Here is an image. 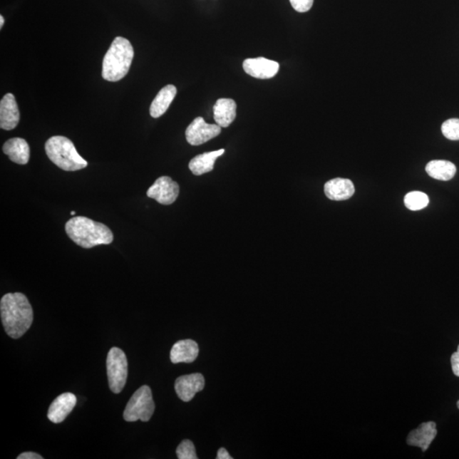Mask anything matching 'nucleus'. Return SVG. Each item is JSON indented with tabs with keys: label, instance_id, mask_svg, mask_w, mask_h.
I'll return each mask as SVG.
<instances>
[{
	"label": "nucleus",
	"instance_id": "nucleus-1",
	"mask_svg": "<svg viewBox=\"0 0 459 459\" xmlns=\"http://www.w3.org/2000/svg\"><path fill=\"white\" fill-rule=\"evenodd\" d=\"M2 324L9 336L19 339L30 329L33 311L28 298L21 293H9L0 301Z\"/></svg>",
	"mask_w": 459,
	"mask_h": 459
},
{
	"label": "nucleus",
	"instance_id": "nucleus-2",
	"mask_svg": "<svg viewBox=\"0 0 459 459\" xmlns=\"http://www.w3.org/2000/svg\"><path fill=\"white\" fill-rule=\"evenodd\" d=\"M65 230L70 239L83 249L108 245L113 241V234L109 227L83 216L69 220L66 223Z\"/></svg>",
	"mask_w": 459,
	"mask_h": 459
},
{
	"label": "nucleus",
	"instance_id": "nucleus-3",
	"mask_svg": "<svg viewBox=\"0 0 459 459\" xmlns=\"http://www.w3.org/2000/svg\"><path fill=\"white\" fill-rule=\"evenodd\" d=\"M134 58V48L128 39L117 37L105 54L103 64L105 81L117 82L129 73Z\"/></svg>",
	"mask_w": 459,
	"mask_h": 459
},
{
	"label": "nucleus",
	"instance_id": "nucleus-4",
	"mask_svg": "<svg viewBox=\"0 0 459 459\" xmlns=\"http://www.w3.org/2000/svg\"><path fill=\"white\" fill-rule=\"evenodd\" d=\"M46 152L50 160L65 171H77L88 166L79 155L74 144L65 136H53L46 143Z\"/></svg>",
	"mask_w": 459,
	"mask_h": 459
},
{
	"label": "nucleus",
	"instance_id": "nucleus-5",
	"mask_svg": "<svg viewBox=\"0 0 459 459\" xmlns=\"http://www.w3.org/2000/svg\"><path fill=\"white\" fill-rule=\"evenodd\" d=\"M154 411H155V403L153 398L151 388L143 386L131 396L123 412V418L127 422L138 421L148 422L151 419Z\"/></svg>",
	"mask_w": 459,
	"mask_h": 459
},
{
	"label": "nucleus",
	"instance_id": "nucleus-6",
	"mask_svg": "<svg viewBox=\"0 0 459 459\" xmlns=\"http://www.w3.org/2000/svg\"><path fill=\"white\" fill-rule=\"evenodd\" d=\"M108 378L110 390L119 394L125 388L128 378V361L121 349L113 347L107 359Z\"/></svg>",
	"mask_w": 459,
	"mask_h": 459
},
{
	"label": "nucleus",
	"instance_id": "nucleus-7",
	"mask_svg": "<svg viewBox=\"0 0 459 459\" xmlns=\"http://www.w3.org/2000/svg\"><path fill=\"white\" fill-rule=\"evenodd\" d=\"M222 132V127L218 125H210L205 119L198 117L192 121L185 130V138L192 145H200L207 141L218 136Z\"/></svg>",
	"mask_w": 459,
	"mask_h": 459
},
{
	"label": "nucleus",
	"instance_id": "nucleus-8",
	"mask_svg": "<svg viewBox=\"0 0 459 459\" xmlns=\"http://www.w3.org/2000/svg\"><path fill=\"white\" fill-rule=\"evenodd\" d=\"M179 193V185L170 177L162 176L148 189L147 195L160 205H170L177 200Z\"/></svg>",
	"mask_w": 459,
	"mask_h": 459
},
{
	"label": "nucleus",
	"instance_id": "nucleus-9",
	"mask_svg": "<svg viewBox=\"0 0 459 459\" xmlns=\"http://www.w3.org/2000/svg\"><path fill=\"white\" fill-rule=\"evenodd\" d=\"M205 386V377L201 373H192L176 379L175 390L180 400L188 403L197 392L204 390Z\"/></svg>",
	"mask_w": 459,
	"mask_h": 459
},
{
	"label": "nucleus",
	"instance_id": "nucleus-10",
	"mask_svg": "<svg viewBox=\"0 0 459 459\" xmlns=\"http://www.w3.org/2000/svg\"><path fill=\"white\" fill-rule=\"evenodd\" d=\"M242 67L245 73L250 76L259 79H268L276 76L280 66L277 61L258 57V58L246 59Z\"/></svg>",
	"mask_w": 459,
	"mask_h": 459
},
{
	"label": "nucleus",
	"instance_id": "nucleus-11",
	"mask_svg": "<svg viewBox=\"0 0 459 459\" xmlns=\"http://www.w3.org/2000/svg\"><path fill=\"white\" fill-rule=\"evenodd\" d=\"M77 404V397L73 393H63L53 401L48 408V418L52 423L63 422L68 415L72 413Z\"/></svg>",
	"mask_w": 459,
	"mask_h": 459
},
{
	"label": "nucleus",
	"instance_id": "nucleus-12",
	"mask_svg": "<svg viewBox=\"0 0 459 459\" xmlns=\"http://www.w3.org/2000/svg\"><path fill=\"white\" fill-rule=\"evenodd\" d=\"M19 120V105L14 95L9 93L0 101V127L4 130H14Z\"/></svg>",
	"mask_w": 459,
	"mask_h": 459
},
{
	"label": "nucleus",
	"instance_id": "nucleus-13",
	"mask_svg": "<svg viewBox=\"0 0 459 459\" xmlns=\"http://www.w3.org/2000/svg\"><path fill=\"white\" fill-rule=\"evenodd\" d=\"M437 434L436 425L435 422H426L421 423L418 429L410 432L407 443L413 447L421 448L423 452L429 448L432 441L434 440Z\"/></svg>",
	"mask_w": 459,
	"mask_h": 459
},
{
	"label": "nucleus",
	"instance_id": "nucleus-14",
	"mask_svg": "<svg viewBox=\"0 0 459 459\" xmlns=\"http://www.w3.org/2000/svg\"><path fill=\"white\" fill-rule=\"evenodd\" d=\"M200 353V348L197 342L192 339H184L176 342L170 351V360L172 363H191L197 359Z\"/></svg>",
	"mask_w": 459,
	"mask_h": 459
},
{
	"label": "nucleus",
	"instance_id": "nucleus-15",
	"mask_svg": "<svg viewBox=\"0 0 459 459\" xmlns=\"http://www.w3.org/2000/svg\"><path fill=\"white\" fill-rule=\"evenodd\" d=\"M324 192L331 200L344 201L354 195L355 187L350 180L335 178L325 184Z\"/></svg>",
	"mask_w": 459,
	"mask_h": 459
},
{
	"label": "nucleus",
	"instance_id": "nucleus-16",
	"mask_svg": "<svg viewBox=\"0 0 459 459\" xmlns=\"http://www.w3.org/2000/svg\"><path fill=\"white\" fill-rule=\"evenodd\" d=\"M3 152L12 162L24 165L30 158V148L24 139L12 138L4 144Z\"/></svg>",
	"mask_w": 459,
	"mask_h": 459
},
{
	"label": "nucleus",
	"instance_id": "nucleus-17",
	"mask_svg": "<svg viewBox=\"0 0 459 459\" xmlns=\"http://www.w3.org/2000/svg\"><path fill=\"white\" fill-rule=\"evenodd\" d=\"M237 117V104L232 99L220 98L214 105L216 125L222 128L231 125Z\"/></svg>",
	"mask_w": 459,
	"mask_h": 459
},
{
	"label": "nucleus",
	"instance_id": "nucleus-18",
	"mask_svg": "<svg viewBox=\"0 0 459 459\" xmlns=\"http://www.w3.org/2000/svg\"><path fill=\"white\" fill-rule=\"evenodd\" d=\"M177 94V89L175 86L169 85L163 87L153 100L150 107V114L154 118H158L165 114L169 109L172 101Z\"/></svg>",
	"mask_w": 459,
	"mask_h": 459
},
{
	"label": "nucleus",
	"instance_id": "nucleus-19",
	"mask_svg": "<svg viewBox=\"0 0 459 459\" xmlns=\"http://www.w3.org/2000/svg\"><path fill=\"white\" fill-rule=\"evenodd\" d=\"M225 153L224 149L218 151L205 153L192 158L189 163V169L194 175H202L209 173L214 170L216 160L222 156Z\"/></svg>",
	"mask_w": 459,
	"mask_h": 459
},
{
	"label": "nucleus",
	"instance_id": "nucleus-20",
	"mask_svg": "<svg viewBox=\"0 0 459 459\" xmlns=\"http://www.w3.org/2000/svg\"><path fill=\"white\" fill-rule=\"evenodd\" d=\"M430 177L443 182L452 180L456 175L457 167L452 162L445 160L430 161L426 167Z\"/></svg>",
	"mask_w": 459,
	"mask_h": 459
},
{
	"label": "nucleus",
	"instance_id": "nucleus-21",
	"mask_svg": "<svg viewBox=\"0 0 459 459\" xmlns=\"http://www.w3.org/2000/svg\"><path fill=\"white\" fill-rule=\"evenodd\" d=\"M429 197L425 192H411L407 194L404 197L405 206L409 210L418 211L425 209L429 205Z\"/></svg>",
	"mask_w": 459,
	"mask_h": 459
},
{
	"label": "nucleus",
	"instance_id": "nucleus-22",
	"mask_svg": "<svg viewBox=\"0 0 459 459\" xmlns=\"http://www.w3.org/2000/svg\"><path fill=\"white\" fill-rule=\"evenodd\" d=\"M441 132L450 140H459V119L451 118L441 125Z\"/></svg>",
	"mask_w": 459,
	"mask_h": 459
},
{
	"label": "nucleus",
	"instance_id": "nucleus-23",
	"mask_svg": "<svg viewBox=\"0 0 459 459\" xmlns=\"http://www.w3.org/2000/svg\"><path fill=\"white\" fill-rule=\"evenodd\" d=\"M176 454L179 459H197V453L195 447L192 441L190 440H184L182 443L179 445L176 449Z\"/></svg>",
	"mask_w": 459,
	"mask_h": 459
},
{
	"label": "nucleus",
	"instance_id": "nucleus-24",
	"mask_svg": "<svg viewBox=\"0 0 459 459\" xmlns=\"http://www.w3.org/2000/svg\"><path fill=\"white\" fill-rule=\"evenodd\" d=\"M295 11L304 13L311 10L314 0H289Z\"/></svg>",
	"mask_w": 459,
	"mask_h": 459
},
{
	"label": "nucleus",
	"instance_id": "nucleus-25",
	"mask_svg": "<svg viewBox=\"0 0 459 459\" xmlns=\"http://www.w3.org/2000/svg\"><path fill=\"white\" fill-rule=\"evenodd\" d=\"M451 363L453 373L456 376L459 377V346L458 347V351L454 352L451 357Z\"/></svg>",
	"mask_w": 459,
	"mask_h": 459
},
{
	"label": "nucleus",
	"instance_id": "nucleus-26",
	"mask_svg": "<svg viewBox=\"0 0 459 459\" xmlns=\"http://www.w3.org/2000/svg\"><path fill=\"white\" fill-rule=\"evenodd\" d=\"M17 459H43V457L38 453L33 452H26L20 454Z\"/></svg>",
	"mask_w": 459,
	"mask_h": 459
},
{
	"label": "nucleus",
	"instance_id": "nucleus-27",
	"mask_svg": "<svg viewBox=\"0 0 459 459\" xmlns=\"http://www.w3.org/2000/svg\"><path fill=\"white\" fill-rule=\"evenodd\" d=\"M217 459H232V458L230 456L229 453L225 448H220L217 453Z\"/></svg>",
	"mask_w": 459,
	"mask_h": 459
},
{
	"label": "nucleus",
	"instance_id": "nucleus-28",
	"mask_svg": "<svg viewBox=\"0 0 459 459\" xmlns=\"http://www.w3.org/2000/svg\"><path fill=\"white\" fill-rule=\"evenodd\" d=\"M4 24V19L3 16H0V29L3 28Z\"/></svg>",
	"mask_w": 459,
	"mask_h": 459
},
{
	"label": "nucleus",
	"instance_id": "nucleus-29",
	"mask_svg": "<svg viewBox=\"0 0 459 459\" xmlns=\"http://www.w3.org/2000/svg\"><path fill=\"white\" fill-rule=\"evenodd\" d=\"M75 214H76V212H75V211H72V212H71V215H75Z\"/></svg>",
	"mask_w": 459,
	"mask_h": 459
},
{
	"label": "nucleus",
	"instance_id": "nucleus-30",
	"mask_svg": "<svg viewBox=\"0 0 459 459\" xmlns=\"http://www.w3.org/2000/svg\"><path fill=\"white\" fill-rule=\"evenodd\" d=\"M457 407H458V408L459 409V401H458V403H457Z\"/></svg>",
	"mask_w": 459,
	"mask_h": 459
}]
</instances>
